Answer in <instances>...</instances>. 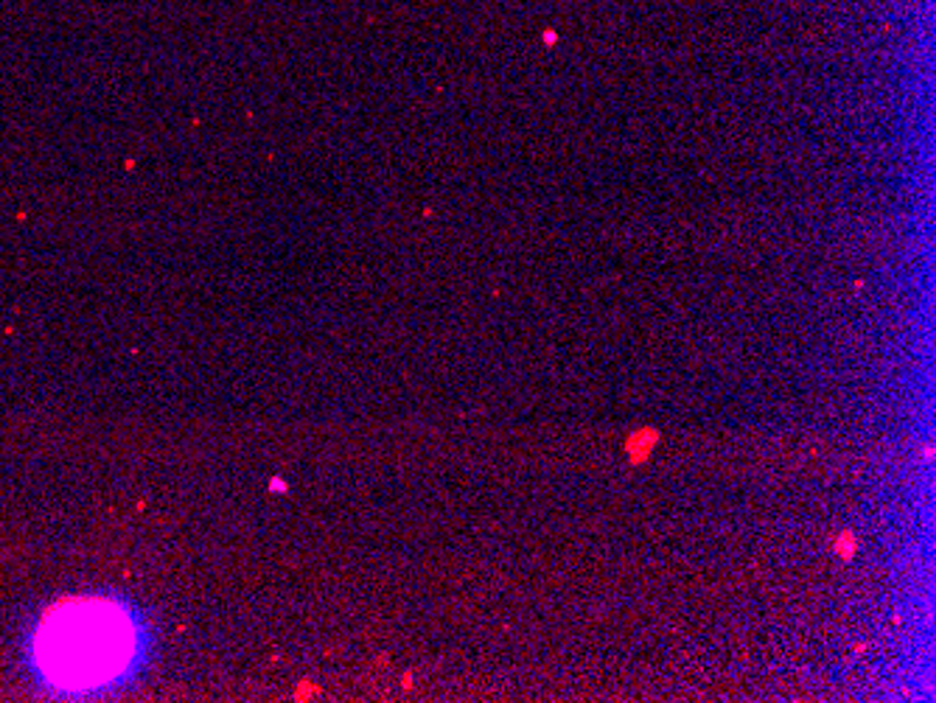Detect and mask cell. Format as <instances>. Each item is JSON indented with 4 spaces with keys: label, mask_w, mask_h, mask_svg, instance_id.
Masks as SVG:
<instances>
[{
    "label": "cell",
    "mask_w": 936,
    "mask_h": 703,
    "mask_svg": "<svg viewBox=\"0 0 936 703\" xmlns=\"http://www.w3.org/2000/svg\"><path fill=\"white\" fill-rule=\"evenodd\" d=\"M152 630L115 594H82L42 611L26 639V664L51 695H107L149 664Z\"/></svg>",
    "instance_id": "cell-1"
},
{
    "label": "cell",
    "mask_w": 936,
    "mask_h": 703,
    "mask_svg": "<svg viewBox=\"0 0 936 703\" xmlns=\"http://www.w3.org/2000/svg\"><path fill=\"white\" fill-rule=\"evenodd\" d=\"M833 552H835L841 560H852V555L858 552V538H855V532H852V530L838 532V538L833 541Z\"/></svg>",
    "instance_id": "cell-3"
},
{
    "label": "cell",
    "mask_w": 936,
    "mask_h": 703,
    "mask_svg": "<svg viewBox=\"0 0 936 703\" xmlns=\"http://www.w3.org/2000/svg\"><path fill=\"white\" fill-rule=\"evenodd\" d=\"M659 440H662V432L653 429V426H642V429H637V432H631L628 440H625V457H628V462H634V465L648 462L650 454H653V449L659 446Z\"/></svg>",
    "instance_id": "cell-2"
}]
</instances>
